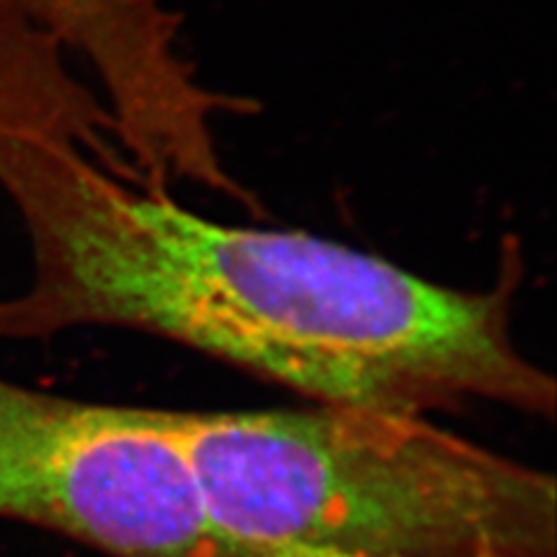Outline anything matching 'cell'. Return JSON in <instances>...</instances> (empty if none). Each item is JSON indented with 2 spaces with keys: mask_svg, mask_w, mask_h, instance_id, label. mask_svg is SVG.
<instances>
[{
  "mask_svg": "<svg viewBox=\"0 0 557 557\" xmlns=\"http://www.w3.org/2000/svg\"><path fill=\"white\" fill-rule=\"evenodd\" d=\"M0 188L33 260L28 286L0 300V339L124 327L317 405L555 411V379L513 337L518 256L493 286L453 288L302 231L205 219L165 186L3 128Z\"/></svg>",
  "mask_w": 557,
  "mask_h": 557,
  "instance_id": "1",
  "label": "cell"
},
{
  "mask_svg": "<svg viewBox=\"0 0 557 557\" xmlns=\"http://www.w3.org/2000/svg\"><path fill=\"white\" fill-rule=\"evenodd\" d=\"M170 418L209 513L244 542L354 557H557L555 479L428 416L311 403Z\"/></svg>",
  "mask_w": 557,
  "mask_h": 557,
  "instance_id": "2",
  "label": "cell"
},
{
  "mask_svg": "<svg viewBox=\"0 0 557 557\" xmlns=\"http://www.w3.org/2000/svg\"><path fill=\"white\" fill-rule=\"evenodd\" d=\"M0 518L108 557H251L209 513L170 409L0 379Z\"/></svg>",
  "mask_w": 557,
  "mask_h": 557,
  "instance_id": "3",
  "label": "cell"
},
{
  "mask_svg": "<svg viewBox=\"0 0 557 557\" xmlns=\"http://www.w3.org/2000/svg\"><path fill=\"white\" fill-rule=\"evenodd\" d=\"M256 544V542H253ZM251 557H354L342 553H327V550H311L298 546H278V544H256Z\"/></svg>",
  "mask_w": 557,
  "mask_h": 557,
  "instance_id": "4",
  "label": "cell"
}]
</instances>
